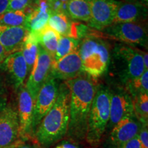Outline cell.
<instances>
[{
  "instance_id": "17",
  "label": "cell",
  "mask_w": 148,
  "mask_h": 148,
  "mask_svg": "<svg viewBox=\"0 0 148 148\" xmlns=\"http://www.w3.org/2000/svg\"><path fill=\"white\" fill-rule=\"evenodd\" d=\"M1 64L10 75L14 88L19 89L23 86L28 69L21 51L8 55Z\"/></svg>"
},
{
  "instance_id": "34",
  "label": "cell",
  "mask_w": 148,
  "mask_h": 148,
  "mask_svg": "<svg viewBox=\"0 0 148 148\" xmlns=\"http://www.w3.org/2000/svg\"><path fill=\"white\" fill-rule=\"evenodd\" d=\"M4 107H5V103L3 102L2 99H0V111L2 110L3 108H4Z\"/></svg>"
},
{
  "instance_id": "3",
  "label": "cell",
  "mask_w": 148,
  "mask_h": 148,
  "mask_svg": "<svg viewBox=\"0 0 148 148\" xmlns=\"http://www.w3.org/2000/svg\"><path fill=\"white\" fill-rule=\"evenodd\" d=\"M78 50L84 73L96 79L108 69L110 48L106 40L97 36L85 37L79 43Z\"/></svg>"
},
{
  "instance_id": "39",
  "label": "cell",
  "mask_w": 148,
  "mask_h": 148,
  "mask_svg": "<svg viewBox=\"0 0 148 148\" xmlns=\"http://www.w3.org/2000/svg\"><path fill=\"white\" fill-rule=\"evenodd\" d=\"M0 88H1V82H0Z\"/></svg>"
},
{
  "instance_id": "11",
  "label": "cell",
  "mask_w": 148,
  "mask_h": 148,
  "mask_svg": "<svg viewBox=\"0 0 148 148\" xmlns=\"http://www.w3.org/2000/svg\"><path fill=\"white\" fill-rule=\"evenodd\" d=\"M20 140L17 111L5 106L0 111V148H14Z\"/></svg>"
},
{
  "instance_id": "27",
  "label": "cell",
  "mask_w": 148,
  "mask_h": 148,
  "mask_svg": "<svg viewBox=\"0 0 148 148\" xmlns=\"http://www.w3.org/2000/svg\"><path fill=\"white\" fill-rule=\"evenodd\" d=\"M141 148H148V130L147 124H142L137 135Z\"/></svg>"
},
{
  "instance_id": "1",
  "label": "cell",
  "mask_w": 148,
  "mask_h": 148,
  "mask_svg": "<svg viewBox=\"0 0 148 148\" xmlns=\"http://www.w3.org/2000/svg\"><path fill=\"white\" fill-rule=\"evenodd\" d=\"M70 90L69 121L66 134L73 139L85 138L88 118L97 84L96 79L82 73L64 82Z\"/></svg>"
},
{
  "instance_id": "24",
  "label": "cell",
  "mask_w": 148,
  "mask_h": 148,
  "mask_svg": "<svg viewBox=\"0 0 148 148\" xmlns=\"http://www.w3.org/2000/svg\"><path fill=\"white\" fill-rule=\"evenodd\" d=\"M135 116L142 124H147L148 93H139L132 97Z\"/></svg>"
},
{
  "instance_id": "29",
  "label": "cell",
  "mask_w": 148,
  "mask_h": 148,
  "mask_svg": "<svg viewBox=\"0 0 148 148\" xmlns=\"http://www.w3.org/2000/svg\"><path fill=\"white\" fill-rule=\"evenodd\" d=\"M27 140H20L14 148H37L36 145Z\"/></svg>"
},
{
  "instance_id": "20",
  "label": "cell",
  "mask_w": 148,
  "mask_h": 148,
  "mask_svg": "<svg viewBox=\"0 0 148 148\" xmlns=\"http://www.w3.org/2000/svg\"><path fill=\"white\" fill-rule=\"evenodd\" d=\"M67 14L71 19L88 23L90 18L88 0H69L67 3Z\"/></svg>"
},
{
  "instance_id": "15",
  "label": "cell",
  "mask_w": 148,
  "mask_h": 148,
  "mask_svg": "<svg viewBox=\"0 0 148 148\" xmlns=\"http://www.w3.org/2000/svg\"><path fill=\"white\" fill-rule=\"evenodd\" d=\"M147 5L137 0H125L119 3L113 23L145 21Z\"/></svg>"
},
{
  "instance_id": "9",
  "label": "cell",
  "mask_w": 148,
  "mask_h": 148,
  "mask_svg": "<svg viewBox=\"0 0 148 148\" xmlns=\"http://www.w3.org/2000/svg\"><path fill=\"white\" fill-rule=\"evenodd\" d=\"M34 100L25 86L19 88L18 97V117L19 121V137L22 140H27L34 136L33 118Z\"/></svg>"
},
{
  "instance_id": "14",
  "label": "cell",
  "mask_w": 148,
  "mask_h": 148,
  "mask_svg": "<svg viewBox=\"0 0 148 148\" xmlns=\"http://www.w3.org/2000/svg\"><path fill=\"white\" fill-rule=\"evenodd\" d=\"M82 73L84 71L79 50L70 53L53 62L51 74L57 79H62L65 82Z\"/></svg>"
},
{
  "instance_id": "37",
  "label": "cell",
  "mask_w": 148,
  "mask_h": 148,
  "mask_svg": "<svg viewBox=\"0 0 148 148\" xmlns=\"http://www.w3.org/2000/svg\"><path fill=\"white\" fill-rule=\"evenodd\" d=\"M32 1L33 3H35L36 1H38V0H32Z\"/></svg>"
},
{
  "instance_id": "12",
  "label": "cell",
  "mask_w": 148,
  "mask_h": 148,
  "mask_svg": "<svg viewBox=\"0 0 148 148\" xmlns=\"http://www.w3.org/2000/svg\"><path fill=\"white\" fill-rule=\"evenodd\" d=\"M133 114L132 99L129 92L122 88L110 90V119L107 127L112 129L123 118Z\"/></svg>"
},
{
  "instance_id": "6",
  "label": "cell",
  "mask_w": 148,
  "mask_h": 148,
  "mask_svg": "<svg viewBox=\"0 0 148 148\" xmlns=\"http://www.w3.org/2000/svg\"><path fill=\"white\" fill-rule=\"evenodd\" d=\"M102 31L106 38L129 45L147 47V29L145 21L112 23Z\"/></svg>"
},
{
  "instance_id": "28",
  "label": "cell",
  "mask_w": 148,
  "mask_h": 148,
  "mask_svg": "<svg viewBox=\"0 0 148 148\" xmlns=\"http://www.w3.org/2000/svg\"><path fill=\"white\" fill-rule=\"evenodd\" d=\"M121 148H141L140 147V144L137 136L132 140H129L127 143H125L124 145H123Z\"/></svg>"
},
{
  "instance_id": "16",
  "label": "cell",
  "mask_w": 148,
  "mask_h": 148,
  "mask_svg": "<svg viewBox=\"0 0 148 148\" xmlns=\"http://www.w3.org/2000/svg\"><path fill=\"white\" fill-rule=\"evenodd\" d=\"M29 34L26 27H8L0 30V44L7 54L21 51Z\"/></svg>"
},
{
  "instance_id": "26",
  "label": "cell",
  "mask_w": 148,
  "mask_h": 148,
  "mask_svg": "<svg viewBox=\"0 0 148 148\" xmlns=\"http://www.w3.org/2000/svg\"><path fill=\"white\" fill-rule=\"evenodd\" d=\"M125 88L131 97L143 92L148 93V70L144 71L139 77L125 84Z\"/></svg>"
},
{
  "instance_id": "8",
  "label": "cell",
  "mask_w": 148,
  "mask_h": 148,
  "mask_svg": "<svg viewBox=\"0 0 148 148\" xmlns=\"http://www.w3.org/2000/svg\"><path fill=\"white\" fill-rule=\"evenodd\" d=\"M53 62L51 56L39 45L36 62L25 86L34 101L40 87L51 73Z\"/></svg>"
},
{
  "instance_id": "10",
  "label": "cell",
  "mask_w": 148,
  "mask_h": 148,
  "mask_svg": "<svg viewBox=\"0 0 148 148\" xmlns=\"http://www.w3.org/2000/svg\"><path fill=\"white\" fill-rule=\"evenodd\" d=\"M90 18L88 25L94 29L102 31L113 23L119 1L115 0H88Z\"/></svg>"
},
{
  "instance_id": "21",
  "label": "cell",
  "mask_w": 148,
  "mask_h": 148,
  "mask_svg": "<svg viewBox=\"0 0 148 148\" xmlns=\"http://www.w3.org/2000/svg\"><path fill=\"white\" fill-rule=\"evenodd\" d=\"M37 34L39 45L51 56L53 60L60 36L48 25Z\"/></svg>"
},
{
  "instance_id": "32",
  "label": "cell",
  "mask_w": 148,
  "mask_h": 148,
  "mask_svg": "<svg viewBox=\"0 0 148 148\" xmlns=\"http://www.w3.org/2000/svg\"><path fill=\"white\" fill-rule=\"evenodd\" d=\"M55 148H79L75 144L69 143V142H66V143H62L60 145H59L56 147Z\"/></svg>"
},
{
  "instance_id": "13",
  "label": "cell",
  "mask_w": 148,
  "mask_h": 148,
  "mask_svg": "<svg viewBox=\"0 0 148 148\" xmlns=\"http://www.w3.org/2000/svg\"><path fill=\"white\" fill-rule=\"evenodd\" d=\"M142 123L135 114L123 118L111 129L110 143L112 147L121 148L129 140L137 136Z\"/></svg>"
},
{
  "instance_id": "19",
  "label": "cell",
  "mask_w": 148,
  "mask_h": 148,
  "mask_svg": "<svg viewBox=\"0 0 148 148\" xmlns=\"http://www.w3.org/2000/svg\"><path fill=\"white\" fill-rule=\"evenodd\" d=\"M77 24L63 12H51L47 25L60 36H69L78 40Z\"/></svg>"
},
{
  "instance_id": "4",
  "label": "cell",
  "mask_w": 148,
  "mask_h": 148,
  "mask_svg": "<svg viewBox=\"0 0 148 148\" xmlns=\"http://www.w3.org/2000/svg\"><path fill=\"white\" fill-rule=\"evenodd\" d=\"M110 89L103 85L97 86L88 118L86 141L96 145L106 132L110 119Z\"/></svg>"
},
{
  "instance_id": "38",
  "label": "cell",
  "mask_w": 148,
  "mask_h": 148,
  "mask_svg": "<svg viewBox=\"0 0 148 148\" xmlns=\"http://www.w3.org/2000/svg\"><path fill=\"white\" fill-rule=\"evenodd\" d=\"M51 1V0H47V1H48V2H50Z\"/></svg>"
},
{
  "instance_id": "30",
  "label": "cell",
  "mask_w": 148,
  "mask_h": 148,
  "mask_svg": "<svg viewBox=\"0 0 148 148\" xmlns=\"http://www.w3.org/2000/svg\"><path fill=\"white\" fill-rule=\"evenodd\" d=\"M9 0H0V16L8 10Z\"/></svg>"
},
{
  "instance_id": "2",
  "label": "cell",
  "mask_w": 148,
  "mask_h": 148,
  "mask_svg": "<svg viewBox=\"0 0 148 148\" xmlns=\"http://www.w3.org/2000/svg\"><path fill=\"white\" fill-rule=\"evenodd\" d=\"M70 90L65 82L59 85L53 106L42 118L34 136L42 147H49L66 135L69 121Z\"/></svg>"
},
{
  "instance_id": "7",
  "label": "cell",
  "mask_w": 148,
  "mask_h": 148,
  "mask_svg": "<svg viewBox=\"0 0 148 148\" xmlns=\"http://www.w3.org/2000/svg\"><path fill=\"white\" fill-rule=\"evenodd\" d=\"M58 81L52 74L49 75L40 87L35 99L33 118V132L36 130L42 118L53 106L58 94Z\"/></svg>"
},
{
  "instance_id": "33",
  "label": "cell",
  "mask_w": 148,
  "mask_h": 148,
  "mask_svg": "<svg viewBox=\"0 0 148 148\" xmlns=\"http://www.w3.org/2000/svg\"><path fill=\"white\" fill-rule=\"evenodd\" d=\"M143 62H144V65H145V68L146 70L147 69L148 67V62H147V58H148V54L147 51H143Z\"/></svg>"
},
{
  "instance_id": "5",
  "label": "cell",
  "mask_w": 148,
  "mask_h": 148,
  "mask_svg": "<svg viewBox=\"0 0 148 148\" xmlns=\"http://www.w3.org/2000/svg\"><path fill=\"white\" fill-rule=\"evenodd\" d=\"M143 51L134 46L118 44L114 48L113 58L118 75L125 84L138 78L146 71Z\"/></svg>"
},
{
  "instance_id": "18",
  "label": "cell",
  "mask_w": 148,
  "mask_h": 148,
  "mask_svg": "<svg viewBox=\"0 0 148 148\" xmlns=\"http://www.w3.org/2000/svg\"><path fill=\"white\" fill-rule=\"evenodd\" d=\"M51 10L47 0H38L34 10L27 16L25 27L30 33L38 34L47 25Z\"/></svg>"
},
{
  "instance_id": "22",
  "label": "cell",
  "mask_w": 148,
  "mask_h": 148,
  "mask_svg": "<svg viewBox=\"0 0 148 148\" xmlns=\"http://www.w3.org/2000/svg\"><path fill=\"white\" fill-rule=\"evenodd\" d=\"M38 46H39V42L38 39V34L29 32L21 50L22 54L26 62L28 72L31 71L36 62L38 56Z\"/></svg>"
},
{
  "instance_id": "23",
  "label": "cell",
  "mask_w": 148,
  "mask_h": 148,
  "mask_svg": "<svg viewBox=\"0 0 148 148\" xmlns=\"http://www.w3.org/2000/svg\"><path fill=\"white\" fill-rule=\"evenodd\" d=\"M28 15L22 10H8L0 16V30L13 27L26 25Z\"/></svg>"
},
{
  "instance_id": "25",
  "label": "cell",
  "mask_w": 148,
  "mask_h": 148,
  "mask_svg": "<svg viewBox=\"0 0 148 148\" xmlns=\"http://www.w3.org/2000/svg\"><path fill=\"white\" fill-rule=\"evenodd\" d=\"M79 43V40L69 36H60L53 58V62L58 60L70 53L78 50Z\"/></svg>"
},
{
  "instance_id": "31",
  "label": "cell",
  "mask_w": 148,
  "mask_h": 148,
  "mask_svg": "<svg viewBox=\"0 0 148 148\" xmlns=\"http://www.w3.org/2000/svg\"><path fill=\"white\" fill-rule=\"evenodd\" d=\"M8 54L7 53L5 52V49H3V47H2V45L0 44V65L3 63V62L4 61V60L6 58V57L8 56Z\"/></svg>"
},
{
  "instance_id": "36",
  "label": "cell",
  "mask_w": 148,
  "mask_h": 148,
  "mask_svg": "<svg viewBox=\"0 0 148 148\" xmlns=\"http://www.w3.org/2000/svg\"><path fill=\"white\" fill-rule=\"evenodd\" d=\"M58 1H59L62 3H64V4H67V3L69 2V0H58Z\"/></svg>"
},
{
  "instance_id": "35",
  "label": "cell",
  "mask_w": 148,
  "mask_h": 148,
  "mask_svg": "<svg viewBox=\"0 0 148 148\" xmlns=\"http://www.w3.org/2000/svg\"><path fill=\"white\" fill-rule=\"evenodd\" d=\"M137 1H140V2L143 3V4H145L146 5H147V3H148V0H137Z\"/></svg>"
}]
</instances>
